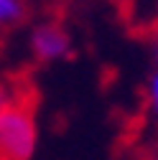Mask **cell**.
Here are the masks:
<instances>
[{"mask_svg":"<svg viewBox=\"0 0 158 160\" xmlns=\"http://www.w3.org/2000/svg\"><path fill=\"white\" fill-rule=\"evenodd\" d=\"M148 107L158 117V71L150 76V82H148Z\"/></svg>","mask_w":158,"mask_h":160,"instance_id":"cell-4","label":"cell"},{"mask_svg":"<svg viewBox=\"0 0 158 160\" xmlns=\"http://www.w3.org/2000/svg\"><path fill=\"white\" fill-rule=\"evenodd\" d=\"M36 142L38 127L31 102L10 97L0 107V160H31Z\"/></svg>","mask_w":158,"mask_h":160,"instance_id":"cell-1","label":"cell"},{"mask_svg":"<svg viewBox=\"0 0 158 160\" xmlns=\"http://www.w3.org/2000/svg\"><path fill=\"white\" fill-rule=\"evenodd\" d=\"M31 48L38 61H56V58L69 56V36L61 26L44 23L31 36Z\"/></svg>","mask_w":158,"mask_h":160,"instance_id":"cell-2","label":"cell"},{"mask_svg":"<svg viewBox=\"0 0 158 160\" xmlns=\"http://www.w3.org/2000/svg\"><path fill=\"white\" fill-rule=\"evenodd\" d=\"M5 102H8V97H5V92H3V87H0V107H3Z\"/></svg>","mask_w":158,"mask_h":160,"instance_id":"cell-6","label":"cell"},{"mask_svg":"<svg viewBox=\"0 0 158 160\" xmlns=\"http://www.w3.org/2000/svg\"><path fill=\"white\" fill-rule=\"evenodd\" d=\"M150 41H153V53H155V61H158V18L150 23Z\"/></svg>","mask_w":158,"mask_h":160,"instance_id":"cell-5","label":"cell"},{"mask_svg":"<svg viewBox=\"0 0 158 160\" xmlns=\"http://www.w3.org/2000/svg\"><path fill=\"white\" fill-rule=\"evenodd\" d=\"M23 18L21 0H0V23H15Z\"/></svg>","mask_w":158,"mask_h":160,"instance_id":"cell-3","label":"cell"}]
</instances>
